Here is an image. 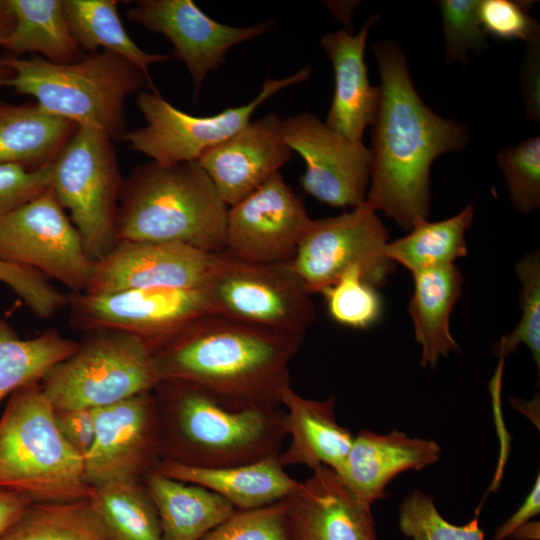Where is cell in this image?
Wrapping results in <instances>:
<instances>
[{"instance_id":"8d00e7d4","label":"cell","mask_w":540,"mask_h":540,"mask_svg":"<svg viewBox=\"0 0 540 540\" xmlns=\"http://www.w3.org/2000/svg\"><path fill=\"white\" fill-rule=\"evenodd\" d=\"M497 163L508 186L514 208L530 213L540 206V137L502 149Z\"/></svg>"},{"instance_id":"5b68a950","label":"cell","mask_w":540,"mask_h":540,"mask_svg":"<svg viewBox=\"0 0 540 540\" xmlns=\"http://www.w3.org/2000/svg\"><path fill=\"white\" fill-rule=\"evenodd\" d=\"M3 62L10 74L0 78L1 86L33 97L47 113L99 129L114 142L123 140L128 131L126 98L146 85L158 92L138 67L105 50L71 64L51 63L37 55Z\"/></svg>"},{"instance_id":"60d3db41","label":"cell","mask_w":540,"mask_h":540,"mask_svg":"<svg viewBox=\"0 0 540 540\" xmlns=\"http://www.w3.org/2000/svg\"><path fill=\"white\" fill-rule=\"evenodd\" d=\"M533 1L480 0L479 21L484 34L501 40H523L527 43L539 38L538 22L529 14Z\"/></svg>"},{"instance_id":"4fadbf2b","label":"cell","mask_w":540,"mask_h":540,"mask_svg":"<svg viewBox=\"0 0 540 540\" xmlns=\"http://www.w3.org/2000/svg\"><path fill=\"white\" fill-rule=\"evenodd\" d=\"M67 297L74 328L125 331L142 339L153 353L197 319L214 314L203 288L151 287Z\"/></svg>"},{"instance_id":"d4e9b609","label":"cell","mask_w":540,"mask_h":540,"mask_svg":"<svg viewBox=\"0 0 540 540\" xmlns=\"http://www.w3.org/2000/svg\"><path fill=\"white\" fill-rule=\"evenodd\" d=\"M414 290L408 312L416 342L421 346V366L434 368L440 357L460 352L450 331V315L462 294L464 278L455 264L412 274Z\"/></svg>"},{"instance_id":"e575fe53","label":"cell","mask_w":540,"mask_h":540,"mask_svg":"<svg viewBox=\"0 0 540 540\" xmlns=\"http://www.w3.org/2000/svg\"><path fill=\"white\" fill-rule=\"evenodd\" d=\"M521 283L519 303L520 320L515 329L503 336L495 346L499 359L516 351L519 345H525L540 369V255L533 252L522 258L515 267Z\"/></svg>"},{"instance_id":"7402d4cb","label":"cell","mask_w":540,"mask_h":540,"mask_svg":"<svg viewBox=\"0 0 540 540\" xmlns=\"http://www.w3.org/2000/svg\"><path fill=\"white\" fill-rule=\"evenodd\" d=\"M379 15H372L357 34L344 28L325 34L320 44L332 63L335 88L325 125L355 142H362L366 127L372 124L380 102V88L369 82L364 60L371 26Z\"/></svg>"},{"instance_id":"9a60e30c","label":"cell","mask_w":540,"mask_h":540,"mask_svg":"<svg viewBox=\"0 0 540 540\" xmlns=\"http://www.w3.org/2000/svg\"><path fill=\"white\" fill-rule=\"evenodd\" d=\"M311 220L302 197L277 172L228 208L224 252L248 263L290 262Z\"/></svg>"},{"instance_id":"1f68e13d","label":"cell","mask_w":540,"mask_h":540,"mask_svg":"<svg viewBox=\"0 0 540 540\" xmlns=\"http://www.w3.org/2000/svg\"><path fill=\"white\" fill-rule=\"evenodd\" d=\"M79 341L47 330L27 339L0 320V405L21 387L39 382L55 365L71 356Z\"/></svg>"},{"instance_id":"cb8c5ba5","label":"cell","mask_w":540,"mask_h":540,"mask_svg":"<svg viewBox=\"0 0 540 540\" xmlns=\"http://www.w3.org/2000/svg\"><path fill=\"white\" fill-rule=\"evenodd\" d=\"M279 455L230 467L200 468L160 460L155 471L176 480L205 487L228 500L235 509L265 506L293 493L300 481L289 476Z\"/></svg>"},{"instance_id":"484cf974","label":"cell","mask_w":540,"mask_h":540,"mask_svg":"<svg viewBox=\"0 0 540 540\" xmlns=\"http://www.w3.org/2000/svg\"><path fill=\"white\" fill-rule=\"evenodd\" d=\"M143 482L158 513L163 540H202L235 510L219 494L155 470Z\"/></svg>"},{"instance_id":"f1b7e54d","label":"cell","mask_w":540,"mask_h":540,"mask_svg":"<svg viewBox=\"0 0 540 540\" xmlns=\"http://www.w3.org/2000/svg\"><path fill=\"white\" fill-rule=\"evenodd\" d=\"M70 30L85 54L99 49L113 52L138 67L153 83L149 68L168 61L167 54L141 49L127 33L118 13L116 0H63Z\"/></svg>"},{"instance_id":"7bdbcfd3","label":"cell","mask_w":540,"mask_h":540,"mask_svg":"<svg viewBox=\"0 0 540 540\" xmlns=\"http://www.w3.org/2000/svg\"><path fill=\"white\" fill-rule=\"evenodd\" d=\"M54 415L57 427L65 441L83 458L94 439V409H54Z\"/></svg>"},{"instance_id":"f546056e","label":"cell","mask_w":540,"mask_h":540,"mask_svg":"<svg viewBox=\"0 0 540 540\" xmlns=\"http://www.w3.org/2000/svg\"><path fill=\"white\" fill-rule=\"evenodd\" d=\"M474 215L473 206L467 205L445 220L419 221L407 235L388 242L385 254L395 265H402L411 274L454 264V261L467 255L466 232L471 227Z\"/></svg>"},{"instance_id":"bcb514c9","label":"cell","mask_w":540,"mask_h":540,"mask_svg":"<svg viewBox=\"0 0 540 540\" xmlns=\"http://www.w3.org/2000/svg\"><path fill=\"white\" fill-rule=\"evenodd\" d=\"M30 503L18 494L0 489V537Z\"/></svg>"},{"instance_id":"2e32d148","label":"cell","mask_w":540,"mask_h":540,"mask_svg":"<svg viewBox=\"0 0 540 540\" xmlns=\"http://www.w3.org/2000/svg\"><path fill=\"white\" fill-rule=\"evenodd\" d=\"M93 443L83 456L87 483L142 480L161 460L153 391L94 408Z\"/></svg>"},{"instance_id":"e0dca14e","label":"cell","mask_w":540,"mask_h":540,"mask_svg":"<svg viewBox=\"0 0 540 540\" xmlns=\"http://www.w3.org/2000/svg\"><path fill=\"white\" fill-rule=\"evenodd\" d=\"M127 18L147 30L164 35L173 55L187 68L194 86V100L210 72L226 60L233 46L269 31L274 21L247 27L222 24L204 13L192 0H140Z\"/></svg>"},{"instance_id":"83f0119b","label":"cell","mask_w":540,"mask_h":540,"mask_svg":"<svg viewBox=\"0 0 540 540\" xmlns=\"http://www.w3.org/2000/svg\"><path fill=\"white\" fill-rule=\"evenodd\" d=\"M13 28L1 47L10 57L31 53L51 63L71 64L86 54L68 25L63 0H7Z\"/></svg>"},{"instance_id":"44dd1931","label":"cell","mask_w":540,"mask_h":540,"mask_svg":"<svg viewBox=\"0 0 540 540\" xmlns=\"http://www.w3.org/2000/svg\"><path fill=\"white\" fill-rule=\"evenodd\" d=\"M440 457L441 448L433 440L413 438L397 430L387 434L361 430L335 472L354 495L372 505L387 497L386 487L398 474L422 470Z\"/></svg>"},{"instance_id":"7dc6e473","label":"cell","mask_w":540,"mask_h":540,"mask_svg":"<svg viewBox=\"0 0 540 540\" xmlns=\"http://www.w3.org/2000/svg\"><path fill=\"white\" fill-rule=\"evenodd\" d=\"M510 402L515 409L528 416L539 427V419L536 418V416L539 418V395L529 402L516 398H510Z\"/></svg>"},{"instance_id":"b9f144b4","label":"cell","mask_w":540,"mask_h":540,"mask_svg":"<svg viewBox=\"0 0 540 540\" xmlns=\"http://www.w3.org/2000/svg\"><path fill=\"white\" fill-rule=\"evenodd\" d=\"M51 172L52 164L38 169L0 165V217L49 189Z\"/></svg>"},{"instance_id":"30bf717a","label":"cell","mask_w":540,"mask_h":540,"mask_svg":"<svg viewBox=\"0 0 540 540\" xmlns=\"http://www.w3.org/2000/svg\"><path fill=\"white\" fill-rule=\"evenodd\" d=\"M306 66L281 79L266 78L249 103L210 116L188 114L165 100L159 92L141 91L136 104L146 125L128 130L122 141L162 165L196 162L208 149L230 138L250 121L254 111L281 89L309 78Z\"/></svg>"},{"instance_id":"277c9868","label":"cell","mask_w":540,"mask_h":540,"mask_svg":"<svg viewBox=\"0 0 540 540\" xmlns=\"http://www.w3.org/2000/svg\"><path fill=\"white\" fill-rule=\"evenodd\" d=\"M228 208L197 162L150 161L134 167L123 182L118 240L177 242L223 252Z\"/></svg>"},{"instance_id":"d6a6232c","label":"cell","mask_w":540,"mask_h":540,"mask_svg":"<svg viewBox=\"0 0 540 540\" xmlns=\"http://www.w3.org/2000/svg\"><path fill=\"white\" fill-rule=\"evenodd\" d=\"M89 499L114 540H163L158 513L143 479L92 487Z\"/></svg>"},{"instance_id":"4dcf8cb0","label":"cell","mask_w":540,"mask_h":540,"mask_svg":"<svg viewBox=\"0 0 540 540\" xmlns=\"http://www.w3.org/2000/svg\"><path fill=\"white\" fill-rule=\"evenodd\" d=\"M0 540H114L91 500L32 502Z\"/></svg>"},{"instance_id":"ba28073f","label":"cell","mask_w":540,"mask_h":540,"mask_svg":"<svg viewBox=\"0 0 540 540\" xmlns=\"http://www.w3.org/2000/svg\"><path fill=\"white\" fill-rule=\"evenodd\" d=\"M124 179L114 141L76 126L52 163L50 189L76 227L93 262L118 243L117 217Z\"/></svg>"},{"instance_id":"ffe728a7","label":"cell","mask_w":540,"mask_h":540,"mask_svg":"<svg viewBox=\"0 0 540 540\" xmlns=\"http://www.w3.org/2000/svg\"><path fill=\"white\" fill-rule=\"evenodd\" d=\"M292 540H378L371 504L319 466L285 498Z\"/></svg>"},{"instance_id":"d590c367","label":"cell","mask_w":540,"mask_h":540,"mask_svg":"<svg viewBox=\"0 0 540 540\" xmlns=\"http://www.w3.org/2000/svg\"><path fill=\"white\" fill-rule=\"evenodd\" d=\"M398 527L410 540H485L477 517L464 525L447 521L432 496L415 489L402 501Z\"/></svg>"},{"instance_id":"ab89813d","label":"cell","mask_w":540,"mask_h":540,"mask_svg":"<svg viewBox=\"0 0 540 540\" xmlns=\"http://www.w3.org/2000/svg\"><path fill=\"white\" fill-rule=\"evenodd\" d=\"M0 282L7 285L39 318H50L67 307V295L30 268L0 259Z\"/></svg>"},{"instance_id":"3957f363","label":"cell","mask_w":540,"mask_h":540,"mask_svg":"<svg viewBox=\"0 0 540 540\" xmlns=\"http://www.w3.org/2000/svg\"><path fill=\"white\" fill-rule=\"evenodd\" d=\"M161 460L221 468L279 455L285 412L241 407L183 380H162L153 390Z\"/></svg>"},{"instance_id":"c3c4849f","label":"cell","mask_w":540,"mask_h":540,"mask_svg":"<svg viewBox=\"0 0 540 540\" xmlns=\"http://www.w3.org/2000/svg\"><path fill=\"white\" fill-rule=\"evenodd\" d=\"M513 540H539L540 525L539 521L529 520L518 529H516L509 537Z\"/></svg>"},{"instance_id":"d6986e66","label":"cell","mask_w":540,"mask_h":540,"mask_svg":"<svg viewBox=\"0 0 540 540\" xmlns=\"http://www.w3.org/2000/svg\"><path fill=\"white\" fill-rule=\"evenodd\" d=\"M275 113L250 121L196 161L230 207L250 195L288 163L292 151Z\"/></svg>"},{"instance_id":"603a6c76","label":"cell","mask_w":540,"mask_h":540,"mask_svg":"<svg viewBox=\"0 0 540 540\" xmlns=\"http://www.w3.org/2000/svg\"><path fill=\"white\" fill-rule=\"evenodd\" d=\"M281 406L286 407L284 429L290 437L288 448L279 454L281 464L304 465L311 470L324 465L337 472L354 435L338 423L335 398H304L288 386L282 393Z\"/></svg>"},{"instance_id":"8fae6325","label":"cell","mask_w":540,"mask_h":540,"mask_svg":"<svg viewBox=\"0 0 540 540\" xmlns=\"http://www.w3.org/2000/svg\"><path fill=\"white\" fill-rule=\"evenodd\" d=\"M388 242L384 223L365 201L341 215L311 220L291 266L311 294L353 267L377 288L396 267L385 254Z\"/></svg>"},{"instance_id":"836d02e7","label":"cell","mask_w":540,"mask_h":540,"mask_svg":"<svg viewBox=\"0 0 540 540\" xmlns=\"http://www.w3.org/2000/svg\"><path fill=\"white\" fill-rule=\"evenodd\" d=\"M331 318L340 325L367 329L382 315L383 304L376 288L361 271L350 268L321 292Z\"/></svg>"},{"instance_id":"5bb4252c","label":"cell","mask_w":540,"mask_h":540,"mask_svg":"<svg viewBox=\"0 0 540 540\" xmlns=\"http://www.w3.org/2000/svg\"><path fill=\"white\" fill-rule=\"evenodd\" d=\"M281 131L305 162L300 184L306 193L332 207L354 208L366 201L371 153L363 142L332 131L311 113L282 119Z\"/></svg>"},{"instance_id":"52a82bcc","label":"cell","mask_w":540,"mask_h":540,"mask_svg":"<svg viewBox=\"0 0 540 540\" xmlns=\"http://www.w3.org/2000/svg\"><path fill=\"white\" fill-rule=\"evenodd\" d=\"M86 333L77 350L39 382L54 409L111 405L161 382L154 353L139 337L114 329Z\"/></svg>"},{"instance_id":"f35d334b","label":"cell","mask_w":540,"mask_h":540,"mask_svg":"<svg viewBox=\"0 0 540 540\" xmlns=\"http://www.w3.org/2000/svg\"><path fill=\"white\" fill-rule=\"evenodd\" d=\"M445 61L452 63L468 60V53L479 52L486 47L478 7L479 0H440Z\"/></svg>"},{"instance_id":"681fc988","label":"cell","mask_w":540,"mask_h":540,"mask_svg":"<svg viewBox=\"0 0 540 540\" xmlns=\"http://www.w3.org/2000/svg\"><path fill=\"white\" fill-rule=\"evenodd\" d=\"M14 24V17L7 0H0V47L10 34Z\"/></svg>"},{"instance_id":"7c38bea8","label":"cell","mask_w":540,"mask_h":540,"mask_svg":"<svg viewBox=\"0 0 540 540\" xmlns=\"http://www.w3.org/2000/svg\"><path fill=\"white\" fill-rule=\"evenodd\" d=\"M0 259L85 291L94 262L69 215L49 188L0 217Z\"/></svg>"},{"instance_id":"74e56055","label":"cell","mask_w":540,"mask_h":540,"mask_svg":"<svg viewBox=\"0 0 540 540\" xmlns=\"http://www.w3.org/2000/svg\"><path fill=\"white\" fill-rule=\"evenodd\" d=\"M202 540H292L285 499L261 507L235 509Z\"/></svg>"},{"instance_id":"6da1fadb","label":"cell","mask_w":540,"mask_h":540,"mask_svg":"<svg viewBox=\"0 0 540 540\" xmlns=\"http://www.w3.org/2000/svg\"><path fill=\"white\" fill-rule=\"evenodd\" d=\"M380 102L372 122L366 202L405 230L428 220L430 170L440 155L463 149L464 124L430 109L418 95L407 60L392 40L374 43Z\"/></svg>"},{"instance_id":"f907efd6","label":"cell","mask_w":540,"mask_h":540,"mask_svg":"<svg viewBox=\"0 0 540 540\" xmlns=\"http://www.w3.org/2000/svg\"><path fill=\"white\" fill-rule=\"evenodd\" d=\"M10 74V70L6 67L3 59H0V78L6 77Z\"/></svg>"},{"instance_id":"7a4b0ae2","label":"cell","mask_w":540,"mask_h":540,"mask_svg":"<svg viewBox=\"0 0 540 540\" xmlns=\"http://www.w3.org/2000/svg\"><path fill=\"white\" fill-rule=\"evenodd\" d=\"M304 336L205 315L154 352L162 380H183L241 407H281Z\"/></svg>"},{"instance_id":"ac0fdd59","label":"cell","mask_w":540,"mask_h":540,"mask_svg":"<svg viewBox=\"0 0 540 540\" xmlns=\"http://www.w3.org/2000/svg\"><path fill=\"white\" fill-rule=\"evenodd\" d=\"M217 253L177 242L120 240L94 262L86 294L101 295L130 289L202 288Z\"/></svg>"},{"instance_id":"4316f807","label":"cell","mask_w":540,"mask_h":540,"mask_svg":"<svg viewBox=\"0 0 540 540\" xmlns=\"http://www.w3.org/2000/svg\"><path fill=\"white\" fill-rule=\"evenodd\" d=\"M76 126L36 103L0 102V165L38 169L52 164Z\"/></svg>"},{"instance_id":"f6af8a7d","label":"cell","mask_w":540,"mask_h":540,"mask_svg":"<svg viewBox=\"0 0 540 540\" xmlns=\"http://www.w3.org/2000/svg\"><path fill=\"white\" fill-rule=\"evenodd\" d=\"M540 512V478L537 475L531 491L521 506L500 527H498L491 540H506L520 526L531 520Z\"/></svg>"},{"instance_id":"9c48e42d","label":"cell","mask_w":540,"mask_h":540,"mask_svg":"<svg viewBox=\"0 0 540 540\" xmlns=\"http://www.w3.org/2000/svg\"><path fill=\"white\" fill-rule=\"evenodd\" d=\"M202 288L214 314L245 324L304 336L315 320L312 294L291 261L248 263L218 252Z\"/></svg>"},{"instance_id":"8992f818","label":"cell","mask_w":540,"mask_h":540,"mask_svg":"<svg viewBox=\"0 0 540 540\" xmlns=\"http://www.w3.org/2000/svg\"><path fill=\"white\" fill-rule=\"evenodd\" d=\"M39 382L15 391L0 416V489L31 503L88 499L83 458L60 433Z\"/></svg>"},{"instance_id":"ee69618b","label":"cell","mask_w":540,"mask_h":540,"mask_svg":"<svg viewBox=\"0 0 540 540\" xmlns=\"http://www.w3.org/2000/svg\"><path fill=\"white\" fill-rule=\"evenodd\" d=\"M539 38L527 43V50L522 66L521 86L525 102V115L529 120L539 122Z\"/></svg>"}]
</instances>
